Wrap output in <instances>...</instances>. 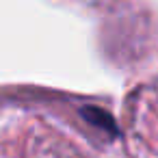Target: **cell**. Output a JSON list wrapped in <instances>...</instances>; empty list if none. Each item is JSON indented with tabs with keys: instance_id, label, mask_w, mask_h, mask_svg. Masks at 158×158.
I'll return each instance as SVG.
<instances>
[{
	"instance_id": "1",
	"label": "cell",
	"mask_w": 158,
	"mask_h": 158,
	"mask_svg": "<svg viewBox=\"0 0 158 158\" xmlns=\"http://www.w3.org/2000/svg\"><path fill=\"white\" fill-rule=\"evenodd\" d=\"M80 115H82L89 123H93V126H98V128H104L108 134H113V136H117V134H119V130H117V126H115L113 117H110L106 110L95 108V106H85V108L80 110Z\"/></svg>"
}]
</instances>
